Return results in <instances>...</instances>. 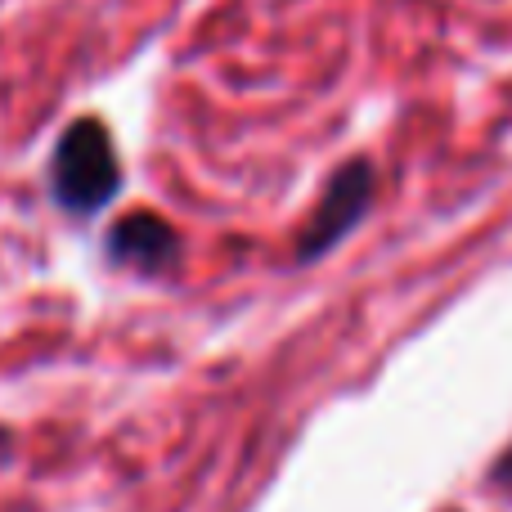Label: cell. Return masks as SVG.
Here are the masks:
<instances>
[{"mask_svg": "<svg viewBox=\"0 0 512 512\" xmlns=\"http://www.w3.org/2000/svg\"><path fill=\"white\" fill-rule=\"evenodd\" d=\"M122 194V158L99 117H77L59 131L50 153V198L59 212L90 221Z\"/></svg>", "mask_w": 512, "mask_h": 512, "instance_id": "6da1fadb", "label": "cell"}, {"mask_svg": "<svg viewBox=\"0 0 512 512\" xmlns=\"http://www.w3.org/2000/svg\"><path fill=\"white\" fill-rule=\"evenodd\" d=\"M373 198H378V171H373L369 158H346L342 167H333L315 212L306 216V225L297 234L292 265H315L333 248H342L364 225V216L373 212Z\"/></svg>", "mask_w": 512, "mask_h": 512, "instance_id": "7a4b0ae2", "label": "cell"}, {"mask_svg": "<svg viewBox=\"0 0 512 512\" xmlns=\"http://www.w3.org/2000/svg\"><path fill=\"white\" fill-rule=\"evenodd\" d=\"M104 256L113 270H131L140 279H162L185 261V239L180 230L158 212H126L108 225Z\"/></svg>", "mask_w": 512, "mask_h": 512, "instance_id": "3957f363", "label": "cell"}, {"mask_svg": "<svg viewBox=\"0 0 512 512\" xmlns=\"http://www.w3.org/2000/svg\"><path fill=\"white\" fill-rule=\"evenodd\" d=\"M486 490L499 499V504H508L512 508V445L504 454H499L495 463H490V472H486Z\"/></svg>", "mask_w": 512, "mask_h": 512, "instance_id": "277c9868", "label": "cell"}]
</instances>
